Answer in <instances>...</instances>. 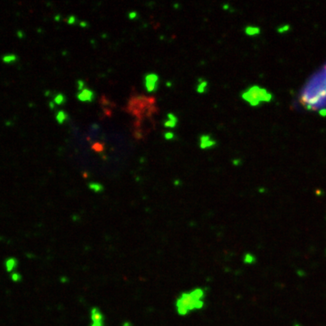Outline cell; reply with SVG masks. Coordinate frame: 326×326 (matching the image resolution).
I'll list each match as a JSON object with an SVG mask.
<instances>
[{"instance_id": "6da1fadb", "label": "cell", "mask_w": 326, "mask_h": 326, "mask_svg": "<svg viewBox=\"0 0 326 326\" xmlns=\"http://www.w3.org/2000/svg\"><path fill=\"white\" fill-rule=\"evenodd\" d=\"M125 111L138 120L147 118L151 120L153 114L159 112V109L156 106V99L154 96L138 94L130 98Z\"/></svg>"}, {"instance_id": "7a4b0ae2", "label": "cell", "mask_w": 326, "mask_h": 326, "mask_svg": "<svg viewBox=\"0 0 326 326\" xmlns=\"http://www.w3.org/2000/svg\"><path fill=\"white\" fill-rule=\"evenodd\" d=\"M204 297V291L197 289L190 293H184L177 303L178 311L180 314H185L189 311L200 309L204 305L202 298Z\"/></svg>"}, {"instance_id": "3957f363", "label": "cell", "mask_w": 326, "mask_h": 326, "mask_svg": "<svg viewBox=\"0 0 326 326\" xmlns=\"http://www.w3.org/2000/svg\"><path fill=\"white\" fill-rule=\"evenodd\" d=\"M144 86L150 94L155 93L159 87V78L157 74H148L144 77Z\"/></svg>"}, {"instance_id": "277c9868", "label": "cell", "mask_w": 326, "mask_h": 326, "mask_svg": "<svg viewBox=\"0 0 326 326\" xmlns=\"http://www.w3.org/2000/svg\"><path fill=\"white\" fill-rule=\"evenodd\" d=\"M77 99L81 102H94L95 99V94L94 91L88 89V88H84L82 91H80L77 94Z\"/></svg>"}, {"instance_id": "5b68a950", "label": "cell", "mask_w": 326, "mask_h": 326, "mask_svg": "<svg viewBox=\"0 0 326 326\" xmlns=\"http://www.w3.org/2000/svg\"><path fill=\"white\" fill-rule=\"evenodd\" d=\"M92 320H93L92 326H102V314L99 310H97V309L93 310Z\"/></svg>"}, {"instance_id": "8992f818", "label": "cell", "mask_w": 326, "mask_h": 326, "mask_svg": "<svg viewBox=\"0 0 326 326\" xmlns=\"http://www.w3.org/2000/svg\"><path fill=\"white\" fill-rule=\"evenodd\" d=\"M215 144H216V141L213 140L209 136L203 135L200 137V148L201 149H207V148L211 147Z\"/></svg>"}, {"instance_id": "52a82bcc", "label": "cell", "mask_w": 326, "mask_h": 326, "mask_svg": "<svg viewBox=\"0 0 326 326\" xmlns=\"http://www.w3.org/2000/svg\"><path fill=\"white\" fill-rule=\"evenodd\" d=\"M167 116H168V120H166L164 121V126L166 128H171V129L175 128L177 126V123L178 121V117L173 113H169Z\"/></svg>"}, {"instance_id": "ba28073f", "label": "cell", "mask_w": 326, "mask_h": 326, "mask_svg": "<svg viewBox=\"0 0 326 326\" xmlns=\"http://www.w3.org/2000/svg\"><path fill=\"white\" fill-rule=\"evenodd\" d=\"M256 261V258L255 256L251 254V253H246L243 256V262L246 264V265H254Z\"/></svg>"}, {"instance_id": "9c48e42d", "label": "cell", "mask_w": 326, "mask_h": 326, "mask_svg": "<svg viewBox=\"0 0 326 326\" xmlns=\"http://www.w3.org/2000/svg\"><path fill=\"white\" fill-rule=\"evenodd\" d=\"M67 114H66V113H64L63 111H59V112H57V113H56V121H57V122L58 123H60V124H62V123H63L66 120H67Z\"/></svg>"}, {"instance_id": "30bf717a", "label": "cell", "mask_w": 326, "mask_h": 326, "mask_svg": "<svg viewBox=\"0 0 326 326\" xmlns=\"http://www.w3.org/2000/svg\"><path fill=\"white\" fill-rule=\"evenodd\" d=\"M207 86H208L207 82L200 80V81H199V83H198V88H197L198 93H199V94L205 93V92H206V89H207Z\"/></svg>"}, {"instance_id": "8fae6325", "label": "cell", "mask_w": 326, "mask_h": 326, "mask_svg": "<svg viewBox=\"0 0 326 326\" xmlns=\"http://www.w3.org/2000/svg\"><path fill=\"white\" fill-rule=\"evenodd\" d=\"M65 100H66L65 96L62 94H58L54 99V102L56 104H57V105H62V104H63L65 102Z\"/></svg>"}, {"instance_id": "7c38bea8", "label": "cell", "mask_w": 326, "mask_h": 326, "mask_svg": "<svg viewBox=\"0 0 326 326\" xmlns=\"http://www.w3.org/2000/svg\"><path fill=\"white\" fill-rule=\"evenodd\" d=\"M17 60V56L15 55H7L3 57V62L6 63H12Z\"/></svg>"}, {"instance_id": "4fadbf2b", "label": "cell", "mask_w": 326, "mask_h": 326, "mask_svg": "<svg viewBox=\"0 0 326 326\" xmlns=\"http://www.w3.org/2000/svg\"><path fill=\"white\" fill-rule=\"evenodd\" d=\"M93 149L97 152H102L103 151V144L102 143H95L93 146Z\"/></svg>"}, {"instance_id": "5bb4252c", "label": "cell", "mask_w": 326, "mask_h": 326, "mask_svg": "<svg viewBox=\"0 0 326 326\" xmlns=\"http://www.w3.org/2000/svg\"><path fill=\"white\" fill-rule=\"evenodd\" d=\"M85 87V83L82 80H78L77 81V88L79 91H82V89H84Z\"/></svg>"}, {"instance_id": "9a60e30c", "label": "cell", "mask_w": 326, "mask_h": 326, "mask_svg": "<svg viewBox=\"0 0 326 326\" xmlns=\"http://www.w3.org/2000/svg\"><path fill=\"white\" fill-rule=\"evenodd\" d=\"M89 186H90V188H91L92 190H94L95 191H98V190H102V186L99 185V184H96V183L90 184Z\"/></svg>"}, {"instance_id": "2e32d148", "label": "cell", "mask_w": 326, "mask_h": 326, "mask_svg": "<svg viewBox=\"0 0 326 326\" xmlns=\"http://www.w3.org/2000/svg\"><path fill=\"white\" fill-rule=\"evenodd\" d=\"M174 137H175L174 133H173V132H165V133H164V138H165L166 140H172V139H174Z\"/></svg>"}, {"instance_id": "e0dca14e", "label": "cell", "mask_w": 326, "mask_h": 326, "mask_svg": "<svg viewBox=\"0 0 326 326\" xmlns=\"http://www.w3.org/2000/svg\"><path fill=\"white\" fill-rule=\"evenodd\" d=\"M297 275H299L300 277H303V276L305 275V272L304 270H302V269H298L297 270Z\"/></svg>"}, {"instance_id": "ac0fdd59", "label": "cell", "mask_w": 326, "mask_h": 326, "mask_svg": "<svg viewBox=\"0 0 326 326\" xmlns=\"http://www.w3.org/2000/svg\"><path fill=\"white\" fill-rule=\"evenodd\" d=\"M68 23H69L70 25H72V24H75V17L74 16H71V17H69V18H68Z\"/></svg>"}, {"instance_id": "d6986e66", "label": "cell", "mask_w": 326, "mask_h": 326, "mask_svg": "<svg viewBox=\"0 0 326 326\" xmlns=\"http://www.w3.org/2000/svg\"><path fill=\"white\" fill-rule=\"evenodd\" d=\"M137 13L136 12H132V13H130V16H129V17L131 18V19H134L135 17H137Z\"/></svg>"}, {"instance_id": "ffe728a7", "label": "cell", "mask_w": 326, "mask_h": 326, "mask_svg": "<svg viewBox=\"0 0 326 326\" xmlns=\"http://www.w3.org/2000/svg\"><path fill=\"white\" fill-rule=\"evenodd\" d=\"M293 326H301V325H300V324H294V325H293Z\"/></svg>"}]
</instances>
